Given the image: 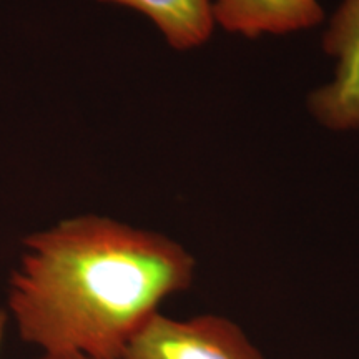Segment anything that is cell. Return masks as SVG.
I'll list each match as a JSON object with an SVG mask.
<instances>
[{
  "label": "cell",
  "mask_w": 359,
  "mask_h": 359,
  "mask_svg": "<svg viewBox=\"0 0 359 359\" xmlns=\"http://www.w3.org/2000/svg\"><path fill=\"white\" fill-rule=\"evenodd\" d=\"M8 306L43 354L122 359L170 296L191 286L196 262L172 238L80 217L25 238Z\"/></svg>",
  "instance_id": "1"
},
{
  "label": "cell",
  "mask_w": 359,
  "mask_h": 359,
  "mask_svg": "<svg viewBox=\"0 0 359 359\" xmlns=\"http://www.w3.org/2000/svg\"><path fill=\"white\" fill-rule=\"evenodd\" d=\"M122 359H264L248 334L218 314L178 318L156 313L133 336Z\"/></svg>",
  "instance_id": "2"
},
{
  "label": "cell",
  "mask_w": 359,
  "mask_h": 359,
  "mask_svg": "<svg viewBox=\"0 0 359 359\" xmlns=\"http://www.w3.org/2000/svg\"><path fill=\"white\" fill-rule=\"evenodd\" d=\"M323 48L334 60L333 79L309 95V111L334 132L359 130V0H343L331 17Z\"/></svg>",
  "instance_id": "3"
},
{
  "label": "cell",
  "mask_w": 359,
  "mask_h": 359,
  "mask_svg": "<svg viewBox=\"0 0 359 359\" xmlns=\"http://www.w3.org/2000/svg\"><path fill=\"white\" fill-rule=\"evenodd\" d=\"M212 13L223 30L248 39L302 32L325 19L318 0H212Z\"/></svg>",
  "instance_id": "4"
},
{
  "label": "cell",
  "mask_w": 359,
  "mask_h": 359,
  "mask_svg": "<svg viewBox=\"0 0 359 359\" xmlns=\"http://www.w3.org/2000/svg\"><path fill=\"white\" fill-rule=\"evenodd\" d=\"M148 17L175 50H193L212 37V0H100Z\"/></svg>",
  "instance_id": "5"
},
{
  "label": "cell",
  "mask_w": 359,
  "mask_h": 359,
  "mask_svg": "<svg viewBox=\"0 0 359 359\" xmlns=\"http://www.w3.org/2000/svg\"><path fill=\"white\" fill-rule=\"evenodd\" d=\"M6 326H7V313L4 309H0V346H2L4 334H6Z\"/></svg>",
  "instance_id": "6"
},
{
  "label": "cell",
  "mask_w": 359,
  "mask_h": 359,
  "mask_svg": "<svg viewBox=\"0 0 359 359\" xmlns=\"http://www.w3.org/2000/svg\"><path fill=\"white\" fill-rule=\"evenodd\" d=\"M39 359H88L82 356H72V354H62V356H52V354H42V358Z\"/></svg>",
  "instance_id": "7"
}]
</instances>
